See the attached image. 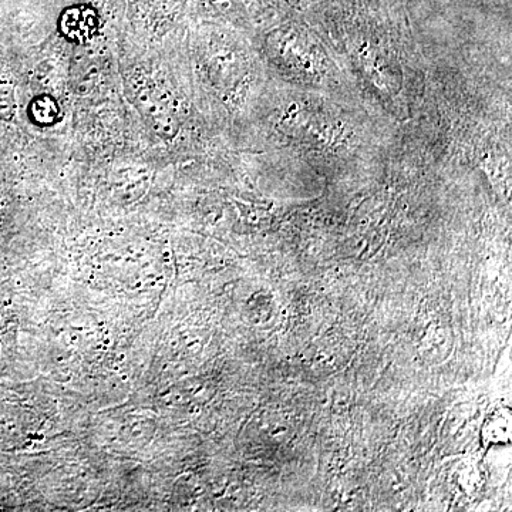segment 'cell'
<instances>
[{"instance_id": "1", "label": "cell", "mask_w": 512, "mask_h": 512, "mask_svg": "<svg viewBox=\"0 0 512 512\" xmlns=\"http://www.w3.org/2000/svg\"><path fill=\"white\" fill-rule=\"evenodd\" d=\"M99 23L96 13L89 9H72L64 13L60 29L67 39L73 42H86L96 35Z\"/></svg>"}, {"instance_id": "2", "label": "cell", "mask_w": 512, "mask_h": 512, "mask_svg": "<svg viewBox=\"0 0 512 512\" xmlns=\"http://www.w3.org/2000/svg\"><path fill=\"white\" fill-rule=\"evenodd\" d=\"M32 117L40 126H52L59 120V106L52 97H39L33 101Z\"/></svg>"}]
</instances>
